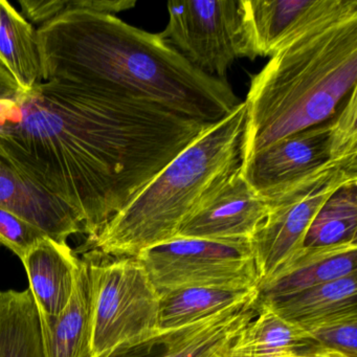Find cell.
Returning a JSON list of instances; mask_svg holds the SVG:
<instances>
[{
  "label": "cell",
  "mask_w": 357,
  "mask_h": 357,
  "mask_svg": "<svg viewBox=\"0 0 357 357\" xmlns=\"http://www.w3.org/2000/svg\"><path fill=\"white\" fill-rule=\"evenodd\" d=\"M0 357H47L30 289L0 291Z\"/></svg>",
  "instance_id": "obj_19"
},
{
  "label": "cell",
  "mask_w": 357,
  "mask_h": 357,
  "mask_svg": "<svg viewBox=\"0 0 357 357\" xmlns=\"http://www.w3.org/2000/svg\"><path fill=\"white\" fill-rule=\"evenodd\" d=\"M0 208L28 221L62 245L68 244L70 236L83 233L77 213L1 151Z\"/></svg>",
  "instance_id": "obj_12"
},
{
  "label": "cell",
  "mask_w": 357,
  "mask_h": 357,
  "mask_svg": "<svg viewBox=\"0 0 357 357\" xmlns=\"http://www.w3.org/2000/svg\"><path fill=\"white\" fill-rule=\"evenodd\" d=\"M263 303V302H262ZM268 304L280 317L307 331L357 319L356 275L309 288Z\"/></svg>",
  "instance_id": "obj_16"
},
{
  "label": "cell",
  "mask_w": 357,
  "mask_h": 357,
  "mask_svg": "<svg viewBox=\"0 0 357 357\" xmlns=\"http://www.w3.org/2000/svg\"><path fill=\"white\" fill-rule=\"evenodd\" d=\"M324 346L357 356V319H347L310 332Z\"/></svg>",
  "instance_id": "obj_24"
},
{
  "label": "cell",
  "mask_w": 357,
  "mask_h": 357,
  "mask_svg": "<svg viewBox=\"0 0 357 357\" xmlns=\"http://www.w3.org/2000/svg\"><path fill=\"white\" fill-rule=\"evenodd\" d=\"M319 344L304 328L280 317L260 301L258 313L242 330L231 347V357H271Z\"/></svg>",
  "instance_id": "obj_18"
},
{
  "label": "cell",
  "mask_w": 357,
  "mask_h": 357,
  "mask_svg": "<svg viewBox=\"0 0 357 357\" xmlns=\"http://www.w3.org/2000/svg\"><path fill=\"white\" fill-rule=\"evenodd\" d=\"M271 357H353L337 349L331 347L317 344L310 348L303 349L298 351H286Z\"/></svg>",
  "instance_id": "obj_25"
},
{
  "label": "cell",
  "mask_w": 357,
  "mask_h": 357,
  "mask_svg": "<svg viewBox=\"0 0 357 357\" xmlns=\"http://www.w3.org/2000/svg\"><path fill=\"white\" fill-rule=\"evenodd\" d=\"M246 106L208 127L75 254L137 257L181 227L241 169Z\"/></svg>",
  "instance_id": "obj_3"
},
{
  "label": "cell",
  "mask_w": 357,
  "mask_h": 357,
  "mask_svg": "<svg viewBox=\"0 0 357 357\" xmlns=\"http://www.w3.org/2000/svg\"><path fill=\"white\" fill-rule=\"evenodd\" d=\"M357 89V17L308 35L271 57L250 81L243 162L329 120Z\"/></svg>",
  "instance_id": "obj_2"
},
{
  "label": "cell",
  "mask_w": 357,
  "mask_h": 357,
  "mask_svg": "<svg viewBox=\"0 0 357 357\" xmlns=\"http://www.w3.org/2000/svg\"><path fill=\"white\" fill-rule=\"evenodd\" d=\"M357 181L334 192L319 208L305 237L304 248L357 243Z\"/></svg>",
  "instance_id": "obj_21"
},
{
  "label": "cell",
  "mask_w": 357,
  "mask_h": 357,
  "mask_svg": "<svg viewBox=\"0 0 357 357\" xmlns=\"http://www.w3.org/2000/svg\"><path fill=\"white\" fill-rule=\"evenodd\" d=\"M356 95L357 89L329 120L255 154L242 165V176L264 196L330 165L357 162Z\"/></svg>",
  "instance_id": "obj_5"
},
{
  "label": "cell",
  "mask_w": 357,
  "mask_h": 357,
  "mask_svg": "<svg viewBox=\"0 0 357 357\" xmlns=\"http://www.w3.org/2000/svg\"><path fill=\"white\" fill-rule=\"evenodd\" d=\"M22 91L14 80L13 77L0 66V101L11 99Z\"/></svg>",
  "instance_id": "obj_26"
},
{
  "label": "cell",
  "mask_w": 357,
  "mask_h": 357,
  "mask_svg": "<svg viewBox=\"0 0 357 357\" xmlns=\"http://www.w3.org/2000/svg\"><path fill=\"white\" fill-rule=\"evenodd\" d=\"M22 15L30 24L41 26L55 18L77 10L116 15L132 9L135 0H20Z\"/></svg>",
  "instance_id": "obj_22"
},
{
  "label": "cell",
  "mask_w": 357,
  "mask_h": 357,
  "mask_svg": "<svg viewBox=\"0 0 357 357\" xmlns=\"http://www.w3.org/2000/svg\"><path fill=\"white\" fill-rule=\"evenodd\" d=\"M257 290L234 291L214 288H185L160 296L158 329L170 330L208 319L250 296Z\"/></svg>",
  "instance_id": "obj_20"
},
{
  "label": "cell",
  "mask_w": 357,
  "mask_h": 357,
  "mask_svg": "<svg viewBox=\"0 0 357 357\" xmlns=\"http://www.w3.org/2000/svg\"><path fill=\"white\" fill-rule=\"evenodd\" d=\"M357 181V162L330 165L263 196L266 218L250 240L261 285L283 271L302 252L311 222L328 198ZM260 288V287H259Z\"/></svg>",
  "instance_id": "obj_4"
},
{
  "label": "cell",
  "mask_w": 357,
  "mask_h": 357,
  "mask_svg": "<svg viewBox=\"0 0 357 357\" xmlns=\"http://www.w3.org/2000/svg\"><path fill=\"white\" fill-rule=\"evenodd\" d=\"M267 211L264 197L252 189L240 169L181 227L177 237L250 241L266 218Z\"/></svg>",
  "instance_id": "obj_11"
},
{
  "label": "cell",
  "mask_w": 357,
  "mask_h": 357,
  "mask_svg": "<svg viewBox=\"0 0 357 357\" xmlns=\"http://www.w3.org/2000/svg\"><path fill=\"white\" fill-rule=\"evenodd\" d=\"M212 125L124 91L43 81L0 101V151L93 238Z\"/></svg>",
  "instance_id": "obj_1"
},
{
  "label": "cell",
  "mask_w": 357,
  "mask_h": 357,
  "mask_svg": "<svg viewBox=\"0 0 357 357\" xmlns=\"http://www.w3.org/2000/svg\"><path fill=\"white\" fill-rule=\"evenodd\" d=\"M356 242L304 248L288 266L260 286V301L278 302L309 288L356 275Z\"/></svg>",
  "instance_id": "obj_14"
},
{
  "label": "cell",
  "mask_w": 357,
  "mask_h": 357,
  "mask_svg": "<svg viewBox=\"0 0 357 357\" xmlns=\"http://www.w3.org/2000/svg\"><path fill=\"white\" fill-rule=\"evenodd\" d=\"M91 264L93 357L158 329L160 294L137 257L99 258Z\"/></svg>",
  "instance_id": "obj_7"
},
{
  "label": "cell",
  "mask_w": 357,
  "mask_h": 357,
  "mask_svg": "<svg viewBox=\"0 0 357 357\" xmlns=\"http://www.w3.org/2000/svg\"><path fill=\"white\" fill-rule=\"evenodd\" d=\"M77 254L49 237L35 244L22 259L39 315L57 317L72 298Z\"/></svg>",
  "instance_id": "obj_15"
},
{
  "label": "cell",
  "mask_w": 357,
  "mask_h": 357,
  "mask_svg": "<svg viewBox=\"0 0 357 357\" xmlns=\"http://www.w3.org/2000/svg\"><path fill=\"white\" fill-rule=\"evenodd\" d=\"M93 315L91 260L82 257L77 260L74 292L68 306L57 317L39 315L47 357H93Z\"/></svg>",
  "instance_id": "obj_13"
},
{
  "label": "cell",
  "mask_w": 357,
  "mask_h": 357,
  "mask_svg": "<svg viewBox=\"0 0 357 357\" xmlns=\"http://www.w3.org/2000/svg\"><path fill=\"white\" fill-rule=\"evenodd\" d=\"M160 296L185 288L250 291L261 275L250 241L177 237L137 257Z\"/></svg>",
  "instance_id": "obj_6"
},
{
  "label": "cell",
  "mask_w": 357,
  "mask_h": 357,
  "mask_svg": "<svg viewBox=\"0 0 357 357\" xmlns=\"http://www.w3.org/2000/svg\"><path fill=\"white\" fill-rule=\"evenodd\" d=\"M45 237L47 236L43 231L28 221L0 208V244L12 250L20 260Z\"/></svg>",
  "instance_id": "obj_23"
},
{
  "label": "cell",
  "mask_w": 357,
  "mask_h": 357,
  "mask_svg": "<svg viewBox=\"0 0 357 357\" xmlns=\"http://www.w3.org/2000/svg\"><path fill=\"white\" fill-rule=\"evenodd\" d=\"M256 57H273L313 33L357 17V0H243Z\"/></svg>",
  "instance_id": "obj_10"
},
{
  "label": "cell",
  "mask_w": 357,
  "mask_h": 357,
  "mask_svg": "<svg viewBox=\"0 0 357 357\" xmlns=\"http://www.w3.org/2000/svg\"><path fill=\"white\" fill-rule=\"evenodd\" d=\"M259 290L237 304L192 325L158 329L95 357H231V347L254 319Z\"/></svg>",
  "instance_id": "obj_9"
},
{
  "label": "cell",
  "mask_w": 357,
  "mask_h": 357,
  "mask_svg": "<svg viewBox=\"0 0 357 357\" xmlns=\"http://www.w3.org/2000/svg\"><path fill=\"white\" fill-rule=\"evenodd\" d=\"M0 66L22 91L43 82L37 30L6 0H0Z\"/></svg>",
  "instance_id": "obj_17"
},
{
  "label": "cell",
  "mask_w": 357,
  "mask_h": 357,
  "mask_svg": "<svg viewBox=\"0 0 357 357\" xmlns=\"http://www.w3.org/2000/svg\"><path fill=\"white\" fill-rule=\"evenodd\" d=\"M168 11L160 37L202 72L227 80L236 60L255 59L243 0L170 1Z\"/></svg>",
  "instance_id": "obj_8"
}]
</instances>
